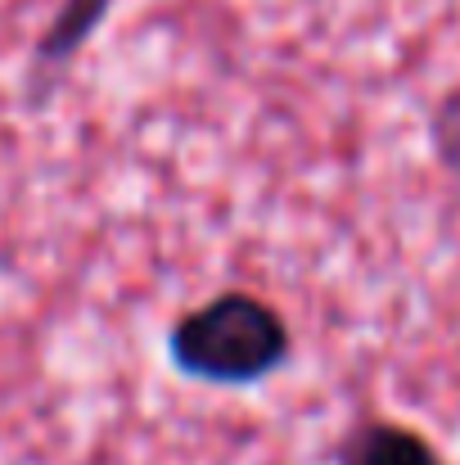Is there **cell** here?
<instances>
[{
  "mask_svg": "<svg viewBox=\"0 0 460 465\" xmlns=\"http://www.w3.org/2000/svg\"><path fill=\"white\" fill-rule=\"evenodd\" d=\"M294 357L289 321L249 290H226L167 325V361L199 384L253 389Z\"/></svg>",
  "mask_w": 460,
  "mask_h": 465,
  "instance_id": "1",
  "label": "cell"
},
{
  "mask_svg": "<svg viewBox=\"0 0 460 465\" xmlns=\"http://www.w3.org/2000/svg\"><path fill=\"white\" fill-rule=\"evenodd\" d=\"M334 465H447L443 452L411 425L388 416H357L334 443Z\"/></svg>",
  "mask_w": 460,
  "mask_h": 465,
  "instance_id": "2",
  "label": "cell"
},
{
  "mask_svg": "<svg viewBox=\"0 0 460 465\" xmlns=\"http://www.w3.org/2000/svg\"><path fill=\"white\" fill-rule=\"evenodd\" d=\"M109 5L113 0H64L59 5V14L45 23V32L32 50V100H36V91L45 95L64 77V68L86 50V41L109 18Z\"/></svg>",
  "mask_w": 460,
  "mask_h": 465,
  "instance_id": "3",
  "label": "cell"
},
{
  "mask_svg": "<svg viewBox=\"0 0 460 465\" xmlns=\"http://www.w3.org/2000/svg\"><path fill=\"white\" fill-rule=\"evenodd\" d=\"M429 145H434V158L443 163V172L460 181V82L429 114Z\"/></svg>",
  "mask_w": 460,
  "mask_h": 465,
  "instance_id": "4",
  "label": "cell"
}]
</instances>
